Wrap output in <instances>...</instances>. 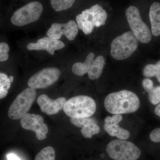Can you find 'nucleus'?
I'll return each instance as SVG.
<instances>
[{
	"label": "nucleus",
	"instance_id": "21",
	"mask_svg": "<svg viewBox=\"0 0 160 160\" xmlns=\"http://www.w3.org/2000/svg\"><path fill=\"white\" fill-rule=\"evenodd\" d=\"M34 160H55V151L51 146H47L37 155Z\"/></svg>",
	"mask_w": 160,
	"mask_h": 160
},
{
	"label": "nucleus",
	"instance_id": "14",
	"mask_svg": "<svg viewBox=\"0 0 160 160\" xmlns=\"http://www.w3.org/2000/svg\"><path fill=\"white\" fill-rule=\"evenodd\" d=\"M66 101V99L63 97L52 100L46 95L42 94L38 98L37 103L42 112L52 115L57 114L63 109Z\"/></svg>",
	"mask_w": 160,
	"mask_h": 160
},
{
	"label": "nucleus",
	"instance_id": "19",
	"mask_svg": "<svg viewBox=\"0 0 160 160\" xmlns=\"http://www.w3.org/2000/svg\"><path fill=\"white\" fill-rule=\"evenodd\" d=\"M143 73L144 76L147 78L156 77L160 83V61L155 65L148 64L146 65L143 69Z\"/></svg>",
	"mask_w": 160,
	"mask_h": 160
},
{
	"label": "nucleus",
	"instance_id": "10",
	"mask_svg": "<svg viewBox=\"0 0 160 160\" xmlns=\"http://www.w3.org/2000/svg\"><path fill=\"white\" fill-rule=\"evenodd\" d=\"M61 75V71L57 68H45L33 75L29 78L28 85L34 89H45L55 83Z\"/></svg>",
	"mask_w": 160,
	"mask_h": 160
},
{
	"label": "nucleus",
	"instance_id": "23",
	"mask_svg": "<svg viewBox=\"0 0 160 160\" xmlns=\"http://www.w3.org/2000/svg\"><path fill=\"white\" fill-rule=\"evenodd\" d=\"M149 102L153 105L160 103V86L154 87L151 91L148 92Z\"/></svg>",
	"mask_w": 160,
	"mask_h": 160
},
{
	"label": "nucleus",
	"instance_id": "9",
	"mask_svg": "<svg viewBox=\"0 0 160 160\" xmlns=\"http://www.w3.org/2000/svg\"><path fill=\"white\" fill-rule=\"evenodd\" d=\"M126 16L131 31L138 41L142 43L149 42L152 39L151 32L142 20L139 9L135 6H129L126 9Z\"/></svg>",
	"mask_w": 160,
	"mask_h": 160
},
{
	"label": "nucleus",
	"instance_id": "17",
	"mask_svg": "<svg viewBox=\"0 0 160 160\" xmlns=\"http://www.w3.org/2000/svg\"><path fill=\"white\" fill-rule=\"evenodd\" d=\"M151 26V33L156 37L160 35V3L155 2L152 4L149 12Z\"/></svg>",
	"mask_w": 160,
	"mask_h": 160
},
{
	"label": "nucleus",
	"instance_id": "22",
	"mask_svg": "<svg viewBox=\"0 0 160 160\" xmlns=\"http://www.w3.org/2000/svg\"><path fill=\"white\" fill-rule=\"evenodd\" d=\"M10 49L8 43L0 42V62H4L9 59Z\"/></svg>",
	"mask_w": 160,
	"mask_h": 160
},
{
	"label": "nucleus",
	"instance_id": "8",
	"mask_svg": "<svg viewBox=\"0 0 160 160\" xmlns=\"http://www.w3.org/2000/svg\"><path fill=\"white\" fill-rule=\"evenodd\" d=\"M36 89L26 88L16 98L8 111V116L10 119L17 120L22 118L27 113L31 108L36 97Z\"/></svg>",
	"mask_w": 160,
	"mask_h": 160
},
{
	"label": "nucleus",
	"instance_id": "24",
	"mask_svg": "<svg viewBox=\"0 0 160 160\" xmlns=\"http://www.w3.org/2000/svg\"><path fill=\"white\" fill-rule=\"evenodd\" d=\"M149 138L152 142H160V128L153 129L149 134Z\"/></svg>",
	"mask_w": 160,
	"mask_h": 160
},
{
	"label": "nucleus",
	"instance_id": "12",
	"mask_svg": "<svg viewBox=\"0 0 160 160\" xmlns=\"http://www.w3.org/2000/svg\"><path fill=\"white\" fill-rule=\"evenodd\" d=\"M78 33L77 24L73 20L66 23H53L47 32V36L52 38L59 40L65 35L70 41L74 40Z\"/></svg>",
	"mask_w": 160,
	"mask_h": 160
},
{
	"label": "nucleus",
	"instance_id": "16",
	"mask_svg": "<svg viewBox=\"0 0 160 160\" xmlns=\"http://www.w3.org/2000/svg\"><path fill=\"white\" fill-rule=\"evenodd\" d=\"M70 121L74 126L82 128L81 133L84 138H90L100 132V127L94 119L90 118H70Z\"/></svg>",
	"mask_w": 160,
	"mask_h": 160
},
{
	"label": "nucleus",
	"instance_id": "7",
	"mask_svg": "<svg viewBox=\"0 0 160 160\" xmlns=\"http://www.w3.org/2000/svg\"><path fill=\"white\" fill-rule=\"evenodd\" d=\"M43 10L42 5L39 2H30L13 12L10 18V22L17 27L31 24L40 18Z\"/></svg>",
	"mask_w": 160,
	"mask_h": 160
},
{
	"label": "nucleus",
	"instance_id": "27",
	"mask_svg": "<svg viewBox=\"0 0 160 160\" xmlns=\"http://www.w3.org/2000/svg\"><path fill=\"white\" fill-rule=\"evenodd\" d=\"M154 112L156 115L160 118V104H158L155 108Z\"/></svg>",
	"mask_w": 160,
	"mask_h": 160
},
{
	"label": "nucleus",
	"instance_id": "6",
	"mask_svg": "<svg viewBox=\"0 0 160 160\" xmlns=\"http://www.w3.org/2000/svg\"><path fill=\"white\" fill-rule=\"evenodd\" d=\"M94 56L93 52H90L84 62L73 64L72 68V73L78 76H82L87 73L88 77L92 80L99 78L102 72L105 59L102 56H99L94 60Z\"/></svg>",
	"mask_w": 160,
	"mask_h": 160
},
{
	"label": "nucleus",
	"instance_id": "5",
	"mask_svg": "<svg viewBox=\"0 0 160 160\" xmlns=\"http://www.w3.org/2000/svg\"><path fill=\"white\" fill-rule=\"evenodd\" d=\"M106 152L114 160H137L141 155V150L133 143L119 139L110 142L106 146Z\"/></svg>",
	"mask_w": 160,
	"mask_h": 160
},
{
	"label": "nucleus",
	"instance_id": "2",
	"mask_svg": "<svg viewBox=\"0 0 160 160\" xmlns=\"http://www.w3.org/2000/svg\"><path fill=\"white\" fill-rule=\"evenodd\" d=\"M95 101L87 96L80 95L66 101L63 110L70 118H90L96 111Z\"/></svg>",
	"mask_w": 160,
	"mask_h": 160
},
{
	"label": "nucleus",
	"instance_id": "11",
	"mask_svg": "<svg viewBox=\"0 0 160 160\" xmlns=\"http://www.w3.org/2000/svg\"><path fill=\"white\" fill-rule=\"evenodd\" d=\"M21 125L23 129L34 132L39 140L46 138L49 131L48 126L44 123L43 118L38 114L26 113L21 118Z\"/></svg>",
	"mask_w": 160,
	"mask_h": 160
},
{
	"label": "nucleus",
	"instance_id": "15",
	"mask_svg": "<svg viewBox=\"0 0 160 160\" xmlns=\"http://www.w3.org/2000/svg\"><path fill=\"white\" fill-rule=\"evenodd\" d=\"M65 46V44L60 40L46 37L39 39L36 42L29 43L27 49L29 50H46L53 55L55 51L63 49Z\"/></svg>",
	"mask_w": 160,
	"mask_h": 160
},
{
	"label": "nucleus",
	"instance_id": "25",
	"mask_svg": "<svg viewBox=\"0 0 160 160\" xmlns=\"http://www.w3.org/2000/svg\"><path fill=\"white\" fill-rule=\"evenodd\" d=\"M142 85L145 91L148 92L151 91L154 87L153 82L148 78H146L143 80Z\"/></svg>",
	"mask_w": 160,
	"mask_h": 160
},
{
	"label": "nucleus",
	"instance_id": "26",
	"mask_svg": "<svg viewBox=\"0 0 160 160\" xmlns=\"http://www.w3.org/2000/svg\"><path fill=\"white\" fill-rule=\"evenodd\" d=\"M7 158L8 160H21L17 156L13 153H9L7 155Z\"/></svg>",
	"mask_w": 160,
	"mask_h": 160
},
{
	"label": "nucleus",
	"instance_id": "13",
	"mask_svg": "<svg viewBox=\"0 0 160 160\" xmlns=\"http://www.w3.org/2000/svg\"><path fill=\"white\" fill-rule=\"evenodd\" d=\"M122 116L121 114H114L112 116L106 117L104 121V128L105 131L112 137H116L122 140L129 138L130 134L126 129L121 128L118 124L122 122Z\"/></svg>",
	"mask_w": 160,
	"mask_h": 160
},
{
	"label": "nucleus",
	"instance_id": "20",
	"mask_svg": "<svg viewBox=\"0 0 160 160\" xmlns=\"http://www.w3.org/2000/svg\"><path fill=\"white\" fill-rule=\"evenodd\" d=\"M75 0H50L52 7L55 11L60 12L71 8Z\"/></svg>",
	"mask_w": 160,
	"mask_h": 160
},
{
	"label": "nucleus",
	"instance_id": "4",
	"mask_svg": "<svg viewBox=\"0 0 160 160\" xmlns=\"http://www.w3.org/2000/svg\"><path fill=\"white\" fill-rule=\"evenodd\" d=\"M138 46V41L132 32H126L112 41L110 53L115 59L125 60L134 53Z\"/></svg>",
	"mask_w": 160,
	"mask_h": 160
},
{
	"label": "nucleus",
	"instance_id": "3",
	"mask_svg": "<svg viewBox=\"0 0 160 160\" xmlns=\"http://www.w3.org/2000/svg\"><path fill=\"white\" fill-rule=\"evenodd\" d=\"M107 13L99 4L85 9L76 17L77 24L79 29L86 35L90 34L95 27L104 26L107 19Z\"/></svg>",
	"mask_w": 160,
	"mask_h": 160
},
{
	"label": "nucleus",
	"instance_id": "1",
	"mask_svg": "<svg viewBox=\"0 0 160 160\" xmlns=\"http://www.w3.org/2000/svg\"><path fill=\"white\" fill-rule=\"evenodd\" d=\"M140 105L138 96L128 90L110 93L106 97L104 101L106 110L114 115L134 112L137 111Z\"/></svg>",
	"mask_w": 160,
	"mask_h": 160
},
{
	"label": "nucleus",
	"instance_id": "18",
	"mask_svg": "<svg viewBox=\"0 0 160 160\" xmlns=\"http://www.w3.org/2000/svg\"><path fill=\"white\" fill-rule=\"evenodd\" d=\"M12 83L8 75L0 72V99L4 98L8 94Z\"/></svg>",
	"mask_w": 160,
	"mask_h": 160
},
{
	"label": "nucleus",
	"instance_id": "28",
	"mask_svg": "<svg viewBox=\"0 0 160 160\" xmlns=\"http://www.w3.org/2000/svg\"><path fill=\"white\" fill-rule=\"evenodd\" d=\"M10 78V80H11L12 82H13V80H14V77L13 76H10L9 77Z\"/></svg>",
	"mask_w": 160,
	"mask_h": 160
}]
</instances>
